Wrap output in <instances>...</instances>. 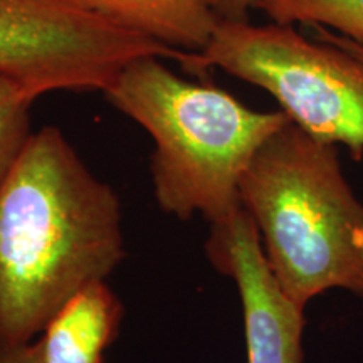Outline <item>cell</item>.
I'll return each mask as SVG.
<instances>
[{
	"mask_svg": "<svg viewBox=\"0 0 363 363\" xmlns=\"http://www.w3.org/2000/svg\"><path fill=\"white\" fill-rule=\"evenodd\" d=\"M123 256L118 194L56 126L30 135L0 185V347L33 342Z\"/></svg>",
	"mask_w": 363,
	"mask_h": 363,
	"instance_id": "obj_1",
	"label": "cell"
},
{
	"mask_svg": "<svg viewBox=\"0 0 363 363\" xmlns=\"http://www.w3.org/2000/svg\"><path fill=\"white\" fill-rule=\"evenodd\" d=\"M239 201L272 276L298 308L333 288L363 298V203L345 180L337 145L289 118L254 153Z\"/></svg>",
	"mask_w": 363,
	"mask_h": 363,
	"instance_id": "obj_2",
	"label": "cell"
},
{
	"mask_svg": "<svg viewBox=\"0 0 363 363\" xmlns=\"http://www.w3.org/2000/svg\"><path fill=\"white\" fill-rule=\"evenodd\" d=\"M145 56L126 65L104 89L118 111L152 136V182L158 206L180 220L208 224L239 211V182L257 148L279 130L286 113H261L211 84L179 78Z\"/></svg>",
	"mask_w": 363,
	"mask_h": 363,
	"instance_id": "obj_3",
	"label": "cell"
},
{
	"mask_svg": "<svg viewBox=\"0 0 363 363\" xmlns=\"http://www.w3.org/2000/svg\"><path fill=\"white\" fill-rule=\"evenodd\" d=\"M182 67H220L259 86L306 133L363 158V62L337 45L311 43L291 26L220 19L207 48Z\"/></svg>",
	"mask_w": 363,
	"mask_h": 363,
	"instance_id": "obj_4",
	"label": "cell"
},
{
	"mask_svg": "<svg viewBox=\"0 0 363 363\" xmlns=\"http://www.w3.org/2000/svg\"><path fill=\"white\" fill-rule=\"evenodd\" d=\"M185 52L116 24L81 0H0V74L35 96L103 91L138 57Z\"/></svg>",
	"mask_w": 363,
	"mask_h": 363,
	"instance_id": "obj_5",
	"label": "cell"
},
{
	"mask_svg": "<svg viewBox=\"0 0 363 363\" xmlns=\"http://www.w3.org/2000/svg\"><path fill=\"white\" fill-rule=\"evenodd\" d=\"M211 264L238 284L242 303L247 363H305V310L283 293L266 262L259 230L242 207L211 224Z\"/></svg>",
	"mask_w": 363,
	"mask_h": 363,
	"instance_id": "obj_6",
	"label": "cell"
},
{
	"mask_svg": "<svg viewBox=\"0 0 363 363\" xmlns=\"http://www.w3.org/2000/svg\"><path fill=\"white\" fill-rule=\"evenodd\" d=\"M123 305L106 281L86 286L29 343L34 363H104L120 331Z\"/></svg>",
	"mask_w": 363,
	"mask_h": 363,
	"instance_id": "obj_7",
	"label": "cell"
},
{
	"mask_svg": "<svg viewBox=\"0 0 363 363\" xmlns=\"http://www.w3.org/2000/svg\"><path fill=\"white\" fill-rule=\"evenodd\" d=\"M101 16L175 51L207 48L220 17L216 0H81Z\"/></svg>",
	"mask_w": 363,
	"mask_h": 363,
	"instance_id": "obj_8",
	"label": "cell"
},
{
	"mask_svg": "<svg viewBox=\"0 0 363 363\" xmlns=\"http://www.w3.org/2000/svg\"><path fill=\"white\" fill-rule=\"evenodd\" d=\"M276 24L330 26L363 44V0H257Z\"/></svg>",
	"mask_w": 363,
	"mask_h": 363,
	"instance_id": "obj_9",
	"label": "cell"
},
{
	"mask_svg": "<svg viewBox=\"0 0 363 363\" xmlns=\"http://www.w3.org/2000/svg\"><path fill=\"white\" fill-rule=\"evenodd\" d=\"M35 99L26 86L0 74V185L33 135L30 106Z\"/></svg>",
	"mask_w": 363,
	"mask_h": 363,
	"instance_id": "obj_10",
	"label": "cell"
},
{
	"mask_svg": "<svg viewBox=\"0 0 363 363\" xmlns=\"http://www.w3.org/2000/svg\"><path fill=\"white\" fill-rule=\"evenodd\" d=\"M257 6V0H216V11L220 19L247 21V12Z\"/></svg>",
	"mask_w": 363,
	"mask_h": 363,
	"instance_id": "obj_11",
	"label": "cell"
},
{
	"mask_svg": "<svg viewBox=\"0 0 363 363\" xmlns=\"http://www.w3.org/2000/svg\"><path fill=\"white\" fill-rule=\"evenodd\" d=\"M316 30V39L321 40V43L337 45V48L343 49L345 52L352 54L353 57H357L358 61L363 62V44L358 43V40L348 39V38H342V35H335L333 33H330L328 29L323 26H313Z\"/></svg>",
	"mask_w": 363,
	"mask_h": 363,
	"instance_id": "obj_12",
	"label": "cell"
},
{
	"mask_svg": "<svg viewBox=\"0 0 363 363\" xmlns=\"http://www.w3.org/2000/svg\"><path fill=\"white\" fill-rule=\"evenodd\" d=\"M0 363H34L29 343L17 347H0Z\"/></svg>",
	"mask_w": 363,
	"mask_h": 363,
	"instance_id": "obj_13",
	"label": "cell"
}]
</instances>
